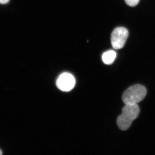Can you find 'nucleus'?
I'll return each mask as SVG.
<instances>
[{
	"mask_svg": "<svg viewBox=\"0 0 155 155\" xmlns=\"http://www.w3.org/2000/svg\"><path fill=\"white\" fill-rule=\"evenodd\" d=\"M140 109L137 104H125L122 110V114L118 117L117 125L119 129L126 130L130 127L132 122L137 118Z\"/></svg>",
	"mask_w": 155,
	"mask_h": 155,
	"instance_id": "1",
	"label": "nucleus"
},
{
	"mask_svg": "<svg viewBox=\"0 0 155 155\" xmlns=\"http://www.w3.org/2000/svg\"><path fill=\"white\" fill-rule=\"evenodd\" d=\"M147 94L145 87L140 84L129 87L123 93L122 101L125 104H136L141 101Z\"/></svg>",
	"mask_w": 155,
	"mask_h": 155,
	"instance_id": "2",
	"label": "nucleus"
},
{
	"mask_svg": "<svg viewBox=\"0 0 155 155\" xmlns=\"http://www.w3.org/2000/svg\"><path fill=\"white\" fill-rule=\"evenodd\" d=\"M128 36V31L124 27L115 28L111 34V40L112 46L115 49L122 48L125 45Z\"/></svg>",
	"mask_w": 155,
	"mask_h": 155,
	"instance_id": "3",
	"label": "nucleus"
},
{
	"mask_svg": "<svg viewBox=\"0 0 155 155\" xmlns=\"http://www.w3.org/2000/svg\"><path fill=\"white\" fill-rule=\"evenodd\" d=\"M75 80L73 75L68 72H64L58 77L56 85L63 91L68 92L72 90L75 86Z\"/></svg>",
	"mask_w": 155,
	"mask_h": 155,
	"instance_id": "4",
	"label": "nucleus"
},
{
	"mask_svg": "<svg viewBox=\"0 0 155 155\" xmlns=\"http://www.w3.org/2000/svg\"><path fill=\"white\" fill-rule=\"evenodd\" d=\"M116 57V52L113 50H110L103 54L102 60L105 64L107 65H111L115 61Z\"/></svg>",
	"mask_w": 155,
	"mask_h": 155,
	"instance_id": "5",
	"label": "nucleus"
},
{
	"mask_svg": "<svg viewBox=\"0 0 155 155\" xmlns=\"http://www.w3.org/2000/svg\"><path fill=\"white\" fill-rule=\"evenodd\" d=\"M127 5L130 7H135L138 5L140 0H125Z\"/></svg>",
	"mask_w": 155,
	"mask_h": 155,
	"instance_id": "6",
	"label": "nucleus"
},
{
	"mask_svg": "<svg viewBox=\"0 0 155 155\" xmlns=\"http://www.w3.org/2000/svg\"><path fill=\"white\" fill-rule=\"evenodd\" d=\"M9 0H0V4H5L8 2Z\"/></svg>",
	"mask_w": 155,
	"mask_h": 155,
	"instance_id": "7",
	"label": "nucleus"
},
{
	"mask_svg": "<svg viewBox=\"0 0 155 155\" xmlns=\"http://www.w3.org/2000/svg\"><path fill=\"white\" fill-rule=\"evenodd\" d=\"M2 154V150L0 149V155Z\"/></svg>",
	"mask_w": 155,
	"mask_h": 155,
	"instance_id": "8",
	"label": "nucleus"
}]
</instances>
